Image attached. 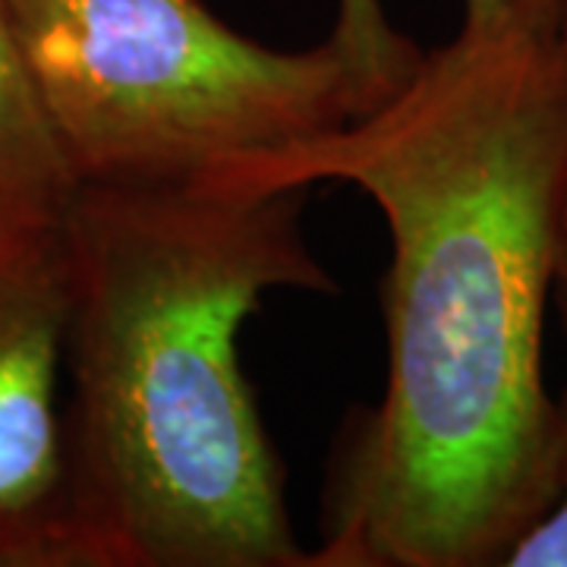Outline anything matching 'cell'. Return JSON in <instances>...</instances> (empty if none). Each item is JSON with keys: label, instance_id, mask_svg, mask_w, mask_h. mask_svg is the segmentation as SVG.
Returning a JSON list of instances; mask_svg holds the SVG:
<instances>
[{"label": "cell", "instance_id": "1", "mask_svg": "<svg viewBox=\"0 0 567 567\" xmlns=\"http://www.w3.org/2000/svg\"><path fill=\"white\" fill-rule=\"evenodd\" d=\"M212 177L353 183L385 215V394L347 439L312 567L502 565L565 466L543 372L567 199L555 17L464 22L385 102Z\"/></svg>", "mask_w": 567, "mask_h": 567}, {"label": "cell", "instance_id": "2", "mask_svg": "<svg viewBox=\"0 0 567 567\" xmlns=\"http://www.w3.org/2000/svg\"><path fill=\"white\" fill-rule=\"evenodd\" d=\"M303 205L215 177L73 189L66 435L99 567H312L240 365L271 290H338Z\"/></svg>", "mask_w": 567, "mask_h": 567}, {"label": "cell", "instance_id": "3", "mask_svg": "<svg viewBox=\"0 0 567 567\" xmlns=\"http://www.w3.org/2000/svg\"><path fill=\"white\" fill-rule=\"evenodd\" d=\"M76 183H171L319 140L398 92L406 39L344 25L306 51L252 41L199 0H7Z\"/></svg>", "mask_w": 567, "mask_h": 567}, {"label": "cell", "instance_id": "4", "mask_svg": "<svg viewBox=\"0 0 567 567\" xmlns=\"http://www.w3.org/2000/svg\"><path fill=\"white\" fill-rule=\"evenodd\" d=\"M63 212H0V567H99L61 413L73 303Z\"/></svg>", "mask_w": 567, "mask_h": 567}, {"label": "cell", "instance_id": "5", "mask_svg": "<svg viewBox=\"0 0 567 567\" xmlns=\"http://www.w3.org/2000/svg\"><path fill=\"white\" fill-rule=\"evenodd\" d=\"M76 186L0 0V212H61Z\"/></svg>", "mask_w": 567, "mask_h": 567}, {"label": "cell", "instance_id": "6", "mask_svg": "<svg viewBox=\"0 0 567 567\" xmlns=\"http://www.w3.org/2000/svg\"><path fill=\"white\" fill-rule=\"evenodd\" d=\"M507 567H567V447L561 466V488L546 514L507 548Z\"/></svg>", "mask_w": 567, "mask_h": 567}, {"label": "cell", "instance_id": "7", "mask_svg": "<svg viewBox=\"0 0 567 567\" xmlns=\"http://www.w3.org/2000/svg\"><path fill=\"white\" fill-rule=\"evenodd\" d=\"M524 10L558 13V0H464V22L480 25V22L498 20L507 13H524Z\"/></svg>", "mask_w": 567, "mask_h": 567}, {"label": "cell", "instance_id": "8", "mask_svg": "<svg viewBox=\"0 0 567 567\" xmlns=\"http://www.w3.org/2000/svg\"><path fill=\"white\" fill-rule=\"evenodd\" d=\"M555 297H558V309H561V319H565L567 331V199L565 212H561V227H558V256H555ZM561 410V425H565V447H567V388L558 401Z\"/></svg>", "mask_w": 567, "mask_h": 567}, {"label": "cell", "instance_id": "9", "mask_svg": "<svg viewBox=\"0 0 567 567\" xmlns=\"http://www.w3.org/2000/svg\"><path fill=\"white\" fill-rule=\"evenodd\" d=\"M555 41L561 51V61L567 66V0H558V13H555Z\"/></svg>", "mask_w": 567, "mask_h": 567}]
</instances>
